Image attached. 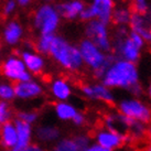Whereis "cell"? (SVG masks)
I'll list each match as a JSON object with an SVG mask.
<instances>
[{
	"mask_svg": "<svg viewBox=\"0 0 151 151\" xmlns=\"http://www.w3.org/2000/svg\"><path fill=\"white\" fill-rule=\"evenodd\" d=\"M119 113L145 125H151V108L137 98H126L118 104Z\"/></svg>",
	"mask_w": 151,
	"mask_h": 151,
	"instance_id": "obj_8",
	"label": "cell"
},
{
	"mask_svg": "<svg viewBox=\"0 0 151 151\" xmlns=\"http://www.w3.org/2000/svg\"><path fill=\"white\" fill-rule=\"evenodd\" d=\"M39 114L38 111H31V113H23V111H17L14 113V117H17V119H20L22 122H27V124H30V122H34L37 118H38Z\"/></svg>",
	"mask_w": 151,
	"mask_h": 151,
	"instance_id": "obj_28",
	"label": "cell"
},
{
	"mask_svg": "<svg viewBox=\"0 0 151 151\" xmlns=\"http://www.w3.org/2000/svg\"><path fill=\"white\" fill-rule=\"evenodd\" d=\"M49 55L55 63L67 72L77 73L84 67L77 44L68 41L63 35H54Z\"/></svg>",
	"mask_w": 151,
	"mask_h": 151,
	"instance_id": "obj_3",
	"label": "cell"
},
{
	"mask_svg": "<svg viewBox=\"0 0 151 151\" xmlns=\"http://www.w3.org/2000/svg\"><path fill=\"white\" fill-rule=\"evenodd\" d=\"M129 30L134 31L143 39V41L151 44V10L146 13L132 11L131 20L128 25Z\"/></svg>",
	"mask_w": 151,
	"mask_h": 151,
	"instance_id": "obj_11",
	"label": "cell"
},
{
	"mask_svg": "<svg viewBox=\"0 0 151 151\" xmlns=\"http://www.w3.org/2000/svg\"><path fill=\"white\" fill-rule=\"evenodd\" d=\"M20 59L22 60L23 64L25 65V68L28 70L30 74H35L40 75L42 74V72L45 68V59L43 58V55L38 53L34 50L33 44L25 43L23 49L20 50L17 53Z\"/></svg>",
	"mask_w": 151,
	"mask_h": 151,
	"instance_id": "obj_9",
	"label": "cell"
},
{
	"mask_svg": "<svg viewBox=\"0 0 151 151\" xmlns=\"http://www.w3.org/2000/svg\"><path fill=\"white\" fill-rule=\"evenodd\" d=\"M101 81L106 87L126 89L134 97L141 96L143 93L138 66L128 61L115 59L106 68Z\"/></svg>",
	"mask_w": 151,
	"mask_h": 151,
	"instance_id": "obj_1",
	"label": "cell"
},
{
	"mask_svg": "<svg viewBox=\"0 0 151 151\" xmlns=\"http://www.w3.org/2000/svg\"><path fill=\"white\" fill-rule=\"evenodd\" d=\"M19 7L16 0H4V4H2V14L4 17H10L13 13L16 12L17 8Z\"/></svg>",
	"mask_w": 151,
	"mask_h": 151,
	"instance_id": "obj_27",
	"label": "cell"
},
{
	"mask_svg": "<svg viewBox=\"0 0 151 151\" xmlns=\"http://www.w3.org/2000/svg\"><path fill=\"white\" fill-rule=\"evenodd\" d=\"M84 66L93 72L95 78L101 81L109 64L115 60L113 54H107L97 47L92 41L84 38L77 44Z\"/></svg>",
	"mask_w": 151,
	"mask_h": 151,
	"instance_id": "obj_4",
	"label": "cell"
},
{
	"mask_svg": "<svg viewBox=\"0 0 151 151\" xmlns=\"http://www.w3.org/2000/svg\"><path fill=\"white\" fill-rule=\"evenodd\" d=\"M55 110L59 118L63 119V120H68V119H73V117L76 115L77 110L74 107L67 103H63V101H60V103H54Z\"/></svg>",
	"mask_w": 151,
	"mask_h": 151,
	"instance_id": "obj_22",
	"label": "cell"
},
{
	"mask_svg": "<svg viewBox=\"0 0 151 151\" xmlns=\"http://www.w3.org/2000/svg\"><path fill=\"white\" fill-rule=\"evenodd\" d=\"M50 88L52 95L59 101H66L72 95V87L68 81L62 77L52 81Z\"/></svg>",
	"mask_w": 151,
	"mask_h": 151,
	"instance_id": "obj_17",
	"label": "cell"
},
{
	"mask_svg": "<svg viewBox=\"0 0 151 151\" xmlns=\"http://www.w3.org/2000/svg\"><path fill=\"white\" fill-rule=\"evenodd\" d=\"M62 18L53 4H41L32 16V25L39 34H56Z\"/></svg>",
	"mask_w": 151,
	"mask_h": 151,
	"instance_id": "obj_5",
	"label": "cell"
},
{
	"mask_svg": "<svg viewBox=\"0 0 151 151\" xmlns=\"http://www.w3.org/2000/svg\"><path fill=\"white\" fill-rule=\"evenodd\" d=\"M88 6L93 10L96 20L108 25L111 23L114 9L116 7L115 0H91Z\"/></svg>",
	"mask_w": 151,
	"mask_h": 151,
	"instance_id": "obj_14",
	"label": "cell"
},
{
	"mask_svg": "<svg viewBox=\"0 0 151 151\" xmlns=\"http://www.w3.org/2000/svg\"><path fill=\"white\" fill-rule=\"evenodd\" d=\"M55 34H39L33 44L34 50L41 55H49L51 44L53 42Z\"/></svg>",
	"mask_w": 151,
	"mask_h": 151,
	"instance_id": "obj_20",
	"label": "cell"
},
{
	"mask_svg": "<svg viewBox=\"0 0 151 151\" xmlns=\"http://www.w3.org/2000/svg\"><path fill=\"white\" fill-rule=\"evenodd\" d=\"M81 92L83 95L89 99L101 101L109 106L115 105V96L110 88L106 87L101 83H95V84H83L81 85Z\"/></svg>",
	"mask_w": 151,
	"mask_h": 151,
	"instance_id": "obj_12",
	"label": "cell"
},
{
	"mask_svg": "<svg viewBox=\"0 0 151 151\" xmlns=\"http://www.w3.org/2000/svg\"><path fill=\"white\" fill-rule=\"evenodd\" d=\"M14 113H16V109L11 105H9L7 101H0V126L4 125L9 120H11L10 118L14 116Z\"/></svg>",
	"mask_w": 151,
	"mask_h": 151,
	"instance_id": "obj_23",
	"label": "cell"
},
{
	"mask_svg": "<svg viewBox=\"0 0 151 151\" xmlns=\"http://www.w3.org/2000/svg\"><path fill=\"white\" fill-rule=\"evenodd\" d=\"M73 122L75 124V125H77V126H83V125H85V122H86V119H85V116L83 115V114L81 113H76V115L73 117Z\"/></svg>",
	"mask_w": 151,
	"mask_h": 151,
	"instance_id": "obj_30",
	"label": "cell"
},
{
	"mask_svg": "<svg viewBox=\"0 0 151 151\" xmlns=\"http://www.w3.org/2000/svg\"><path fill=\"white\" fill-rule=\"evenodd\" d=\"M14 95V88L12 83H2L0 84V98L4 101H11Z\"/></svg>",
	"mask_w": 151,
	"mask_h": 151,
	"instance_id": "obj_24",
	"label": "cell"
},
{
	"mask_svg": "<svg viewBox=\"0 0 151 151\" xmlns=\"http://www.w3.org/2000/svg\"><path fill=\"white\" fill-rule=\"evenodd\" d=\"M85 38L92 41L97 47H99L103 52L107 54H111L113 44H111V32L109 30V25L106 23L92 20L85 23L84 27Z\"/></svg>",
	"mask_w": 151,
	"mask_h": 151,
	"instance_id": "obj_6",
	"label": "cell"
},
{
	"mask_svg": "<svg viewBox=\"0 0 151 151\" xmlns=\"http://www.w3.org/2000/svg\"><path fill=\"white\" fill-rule=\"evenodd\" d=\"M16 128L18 131V142L13 151H21L29 146L30 142V126L29 124L20 119L16 120Z\"/></svg>",
	"mask_w": 151,
	"mask_h": 151,
	"instance_id": "obj_19",
	"label": "cell"
},
{
	"mask_svg": "<svg viewBox=\"0 0 151 151\" xmlns=\"http://www.w3.org/2000/svg\"><path fill=\"white\" fill-rule=\"evenodd\" d=\"M87 136L89 138H96L98 145L108 150L118 149L129 143V139L127 137L119 136L114 132H110L108 130H103L101 128H94V130L88 132Z\"/></svg>",
	"mask_w": 151,
	"mask_h": 151,
	"instance_id": "obj_10",
	"label": "cell"
},
{
	"mask_svg": "<svg viewBox=\"0 0 151 151\" xmlns=\"http://www.w3.org/2000/svg\"><path fill=\"white\" fill-rule=\"evenodd\" d=\"M23 34L24 29L21 23L17 20H10L2 30V40L7 45L16 46L21 42Z\"/></svg>",
	"mask_w": 151,
	"mask_h": 151,
	"instance_id": "obj_15",
	"label": "cell"
},
{
	"mask_svg": "<svg viewBox=\"0 0 151 151\" xmlns=\"http://www.w3.org/2000/svg\"><path fill=\"white\" fill-rule=\"evenodd\" d=\"M148 94H149V97L151 98V84L149 86V88H148Z\"/></svg>",
	"mask_w": 151,
	"mask_h": 151,
	"instance_id": "obj_35",
	"label": "cell"
},
{
	"mask_svg": "<svg viewBox=\"0 0 151 151\" xmlns=\"http://www.w3.org/2000/svg\"><path fill=\"white\" fill-rule=\"evenodd\" d=\"M131 9L134 12L146 13L151 10L149 0H131Z\"/></svg>",
	"mask_w": 151,
	"mask_h": 151,
	"instance_id": "obj_25",
	"label": "cell"
},
{
	"mask_svg": "<svg viewBox=\"0 0 151 151\" xmlns=\"http://www.w3.org/2000/svg\"><path fill=\"white\" fill-rule=\"evenodd\" d=\"M72 139L74 140V142L76 143V146L78 147L81 151H84L85 149H87L88 143H89V137L88 136H86V134H75Z\"/></svg>",
	"mask_w": 151,
	"mask_h": 151,
	"instance_id": "obj_29",
	"label": "cell"
},
{
	"mask_svg": "<svg viewBox=\"0 0 151 151\" xmlns=\"http://www.w3.org/2000/svg\"><path fill=\"white\" fill-rule=\"evenodd\" d=\"M111 54L115 59L128 61L131 63L138 62L146 47L143 39L129 30L128 27H115L111 32Z\"/></svg>",
	"mask_w": 151,
	"mask_h": 151,
	"instance_id": "obj_2",
	"label": "cell"
},
{
	"mask_svg": "<svg viewBox=\"0 0 151 151\" xmlns=\"http://www.w3.org/2000/svg\"><path fill=\"white\" fill-rule=\"evenodd\" d=\"M132 16V9L126 6H116L114 9L113 18H111V23L115 24V27H128L131 20Z\"/></svg>",
	"mask_w": 151,
	"mask_h": 151,
	"instance_id": "obj_18",
	"label": "cell"
},
{
	"mask_svg": "<svg viewBox=\"0 0 151 151\" xmlns=\"http://www.w3.org/2000/svg\"><path fill=\"white\" fill-rule=\"evenodd\" d=\"M44 4H52V2H54V1H58V0H42Z\"/></svg>",
	"mask_w": 151,
	"mask_h": 151,
	"instance_id": "obj_34",
	"label": "cell"
},
{
	"mask_svg": "<svg viewBox=\"0 0 151 151\" xmlns=\"http://www.w3.org/2000/svg\"><path fill=\"white\" fill-rule=\"evenodd\" d=\"M0 51H1V44H0Z\"/></svg>",
	"mask_w": 151,
	"mask_h": 151,
	"instance_id": "obj_37",
	"label": "cell"
},
{
	"mask_svg": "<svg viewBox=\"0 0 151 151\" xmlns=\"http://www.w3.org/2000/svg\"><path fill=\"white\" fill-rule=\"evenodd\" d=\"M0 74L12 84L32 80V75L25 68V65L18 54L9 55L1 63Z\"/></svg>",
	"mask_w": 151,
	"mask_h": 151,
	"instance_id": "obj_7",
	"label": "cell"
},
{
	"mask_svg": "<svg viewBox=\"0 0 151 151\" xmlns=\"http://www.w3.org/2000/svg\"><path fill=\"white\" fill-rule=\"evenodd\" d=\"M86 4L85 0H61L55 4V7L62 19L74 21L80 19L81 13L83 12Z\"/></svg>",
	"mask_w": 151,
	"mask_h": 151,
	"instance_id": "obj_13",
	"label": "cell"
},
{
	"mask_svg": "<svg viewBox=\"0 0 151 151\" xmlns=\"http://www.w3.org/2000/svg\"><path fill=\"white\" fill-rule=\"evenodd\" d=\"M21 151H43V150L39 147V146H37V145H29L28 147L24 148V149Z\"/></svg>",
	"mask_w": 151,
	"mask_h": 151,
	"instance_id": "obj_32",
	"label": "cell"
},
{
	"mask_svg": "<svg viewBox=\"0 0 151 151\" xmlns=\"http://www.w3.org/2000/svg\"><path fill=\"white\" fill-rule=\"evenodd\" d=\"M16 1H17V4L19 7H23V8H25V7H28V6L31 4L32 0H16Z\"/></svg>",
	"mask_w": 151,
	"mask_h": 151,
	"instance_id": "obj_33",
	"label": "cell"
},
{
	"mask_svg": "<svg viewBox=\"0 0 151 151\" xmlns=\"http://www.w3.org/2000/svg\"><path fill=\"white\" fill-rule=\"evenodd\" d=\"M84 151H110V150L101 147L99 145H94V146H92V147H89V148H87V149H85Z\"/></svg>",
	"mask_w": 151,
	"mask_h": 151,
	"instance_id": "obj_31",
	"label": "cell"
},
{
	"mask_svg": "<svg viewBox=\"0 0 151 151\" xmlns=\"http://www.w3.org/2000/svg\"><path fill=\"white\" fill-rule=\"evenodd\" d=\"M14 95L19 98H34L42 95V86L39 84L37 81L30 80L27 82H19L13 84Z\"/></svg>",
	"mask_w": 151,
	"mask_h": 151,
	"instance_id": "obj_16",
	"label": "cell"
},
{
	"mask_svg": "<svg viewBox=\"0 0 151 151\" xmlns=\"http://www.w3.org/2000/svg\"><path fill=\"white\" fill-rule=\"evenodd\" d=\"M53 151H81L78 147L76 146L73 139H63L61 142L56 145V147L53 149Z\"/></svg>",
	"mask_w": 151,
	"mask_h": 151,
	"instance_id": "obj_26",
	"label": "cell"
},
{
	"mask_svg": "<svg viewBox=\"0 0 151 151\" xmlns=\"http://www.w3.org/2000/svg\"><path fill=\"white\" fill-rule=\"evenodd\" d=\"M149 136H150V141H151V129H149Z\"/></svg>",
	"mask_w": 151,
	"mask_h": 151,
	"instance_id": "obj_36",
	"label": "cell"
},
{
	"mask_svg": "<svg viewBox=\"0 0 151 151\" xmlns=\"http://www.w3.org/2000/svg\"><path fill=\"white\" fill-rule=\"evenodd\" d=\"M61 134V131L58 127L45 126V127H39L37 129V138L41 141H53L58 139Z\"/></svg>",
	"mask_w": 151,
	"mask_h": 151,
	"instance_id": "obj_21",
	"label": "cell"
}]
</instances>
